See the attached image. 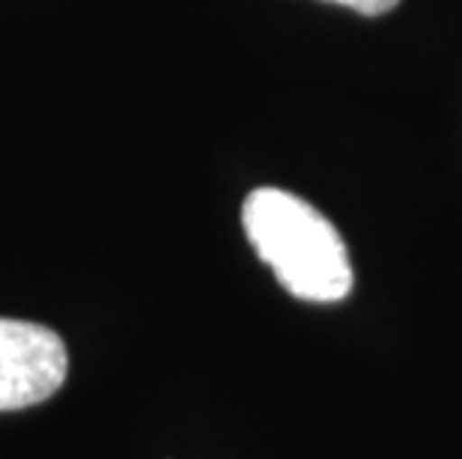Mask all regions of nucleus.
Wrapping results in <instances>:
<instances>
[{"instance_id":"1","label":"nucleus","mask_w":462,"mask_h":459,"mask_svg":"<svg viewBox=\"0 0 462 459\" xmlns=\"http://www.w3.org/2000/svg\"><path fill=\"white\" fill-rule=\"evenodd\" d=\"M242 227L290 296L317 305H334L349 296L346 242L308 200L283 188H257L242 207Z\"/></svg>"},{"instance_id":"2","label":"nucleus","mask_w":462,"mask_h":459,"mask_svg":"<svg viewBox=\"0 0 462 459\" xmlns=\"http://www.w3.org/2000/svg\"><path fill=\"white\" fill-rule=\"evenodd\" d=\"M69 355L57 331L27 319H0V412L31 409L60 390Z\"/></svg>"},{"instance_id":"3","label":"nucleus","mask_w":462,"mask_h":459,"mask_svg":"<svg viewBox=\"0 0 462 459\" xmlns=\"http://www.w3.org/2000/svg\"><path fill=\"white\" fill-rule=\"evenodd\" d=\"M328 4L349 6V9H356V13H361V15H382V13H391L400 0H328Z\"/></svg>"}]
</instances>
